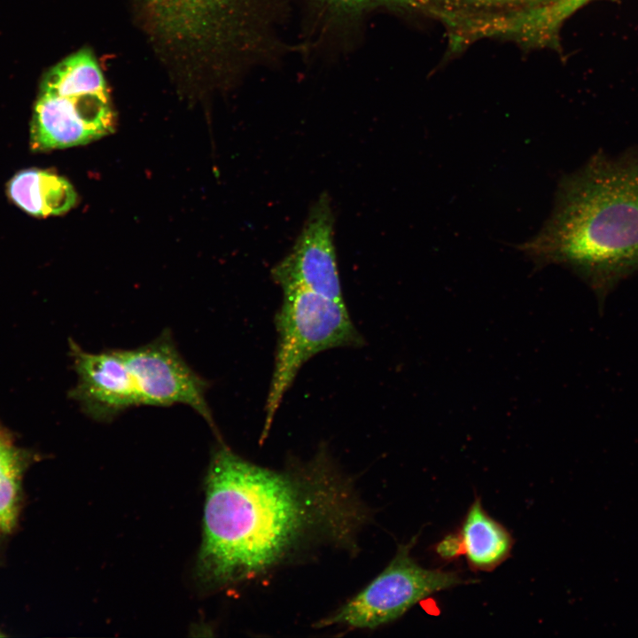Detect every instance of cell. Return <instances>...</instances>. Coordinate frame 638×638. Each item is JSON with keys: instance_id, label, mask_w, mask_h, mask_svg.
Instances as JSON below:
<instances>
[{"instance_id": "obj_1", "label": "cell", "mask_w": 638, "mask_h": 638, "mask_svg": "<svg viewBox=\"0 0 638 638\" xmlns=\"http://www.w3.org/2000/svg\"><path fill=\"white\" fill-rule=\"evenodd\" d=\"M369 517L325 453L276 470L221 445L206 478L200 574L224 586L264 576L315 546L355 548Z\"/></svg>"}, {"instance_id": "obj_2", "label": "cell", "mask_w": 638, "mask_h": 638, "mask_svg": "<svg viewBox=\"0 0 638 638\" xmlns=\"http://www.w3.org/2000/svg\"><path fill=\"white\" fill-rule=\"evenodd\" d=\"M518 248L572 268L603 298L637 271L638 146L617 156L599 151L563 176L550 216Z\"/></svg>"}, {"instance_id": "obj_3", "label": "cell", "mask_w": 638, "mask_h": 638, "mask_svg": "<svg viewBox=\"0 0 638 638\" xmlns=\"http://www.w3.org/2000/svg\"><path fill=\"white\" fill-rule=\"evenodd\" d=\"M114 126L105 76L89 50L71 54L45 74L31 122L33 150L85 144Z\"/></svg>"}, {"instance_id": "obj_4", "label": "cell", "mask_w": 638, "mask_h": 638, "mask_svg": "<svg viewBox=\"0 0 638 638\" xmlns=\"http://www.w3.org/2000/svg\"><path fill=\"white\" fill-rule=\"evenodd\" d=\"M283 292L282 304L275 317L276 347L265 405L263 439L284 394L306 362L328 349L362 346L364 343L344 301L301 288Z\"/></svg>"}, {"instance_id": "obj_5", "label": "cell", "mask_w": 638, "mask_h": 638, "mask_svg": "<svg viewBox=\"0 0 638 638\" xmlns=\"http://www.w3.org/2000/svg\"><path fill=\"white\" fill-rule=\"evenodd\" d=\"M417 536L398 547L385 568L354 596L315 626L374 629L393 622L420 601L474 580L457 572L421 566L410 554Z\"/></svg>"}, {"instance_id": "obj_6", "label": "cell", "mask_w": 638, "mask_h": 638, "mask_svg": "<svg viewBox=\"0 0 638 638\" xmlns=\"http://www.w3.org/2000/svg\"><path fill=\"white\" fill-rule=\"evenodd\" d=\"M121 352L141 405H187L214 428L206 397L208 383L185 362L169 331L145 345Z\"/></svg>"}, {"instance_id": "obj_7", "label": "cell", "mask_w": 638, "mask_h": 638, "mask_svg": "<svg viewBox=\"0 0 638 638\" xmlns=\"http://www.w3.org/2000/svg\"><path fill=\"white\" fill-rule=\"evenodd\" d=\"M333 213L323 194L313 205L290 253L271 270L282 290L301 288L344 301L333 242Z\"/></svg>"}, {"instance_id": "obj_8", "label": "cell", "mask_w": 638, "mask_h": 638, "mask_svg": "<svg viewBox=\"0 0 638 638\" xmlns=\"http://www.w3.org/2000/svg\"><path fill=\"white\" fill-rule=\"evenodd\" d=\"M69 349L77 377L69 396L85 415L108 422L128 408L141 406L121 349L90 353L74 340L69 341Z\"/></svg>"}, {"instance_id": "obj_9", "label": "cell", "mask_w": 638, "mask_h": 638, "mask_svg": "<svg viewBox=\"0 0 638 638\" xmlns=\"http://www.w3.org/2000/svg\"><path fill=\"white\" fill-rule=\"evenodd\" d=\"M457 533L463 556L474 572H492L510 557L514 545L511 533L486 511L480 497L469 507Z\"/></svg>"}, {"instance_id": "obj_10", "label": "cell", "mask_w": 638, "mask_h": 638, "mask_svg": "<svg viewBox=\"0 0 638 638\" xmlns=\"http://www.w3.org/2000/svg\"><path fill=\"white\" fill-rule=\"evenodd\" d=\"M7 193L21 209L40 217L66 213L77 202V194L66 178L36 168L17 173L8 183Z\"/></svg>"}, {"instance_id": "obj_11", "label": "cell", "mask_w": 638, "mask_h": 638, "mask_svg": "<svg viewBox=\"0 0 638 638\" xmlns=\"http://www.w3.org/2000/svg\"><path fill=\"white\" fill-rule=\"evenodd\" d=\"M32 461L13 434L0 423V537L17 524L21 505L22 479Z\"/></svg>"}, {"instance_id": "obj_12", "label": "cell", "mask_w": 638, "mask_h": 638, "mask_svg": "<svg viewBox=\"0 0 638 638\" xmlns=\"http://www.w3.org/2000/svg\"><path fill=\"white\" fill-rule=\"evenodd\" d=\"M591 0H554L527 12L519 20L516 37L525 49H560L564 22Z\"/></svg>"}, {"instance_id": "obj_13", "label": "cell", "mask_w": 638, "mask_h": 638, "mask_svg": "<svg viewBox=\"0 0 638 638\" xmlns=\"http://www.w3.org/2000/svg\"><path fill=\"white\" fill-rule=\"evenodd\" d=\"M332 12L358 13L372 7L385 6L423 14L429 18L439 15L450 0H320Z\"/></svg>"}, {"instance_id": "obj_14", "label": "cell", "mask_w": 638, "mask_h": 638, "mask_svg": "<svg viewBox=\"0 0 638 638\" xmlns=\"http://www.w3.org/2000/svg\"><path fill=\"white\" fill-rule=\"evenodd\" d=\"M435 553L445 561H452L463 556V547L457 532L446 535L435 545Z\"/></svg>"}, {"instance_id": "obj_15", "label": "cell", "mask_w": 638, "mask_h": 638, "mask_svg": "<svg viewBox=\"0 0 638 638\" xmlns=\"http://www.w3.org/2000/svg\"><path fill=\"white\" fill-rule=\"evenodd\" d=\"M4 636H5V634H3V633L1 632V630H0V637H4Z\"/></svg>"}]
</instances>
